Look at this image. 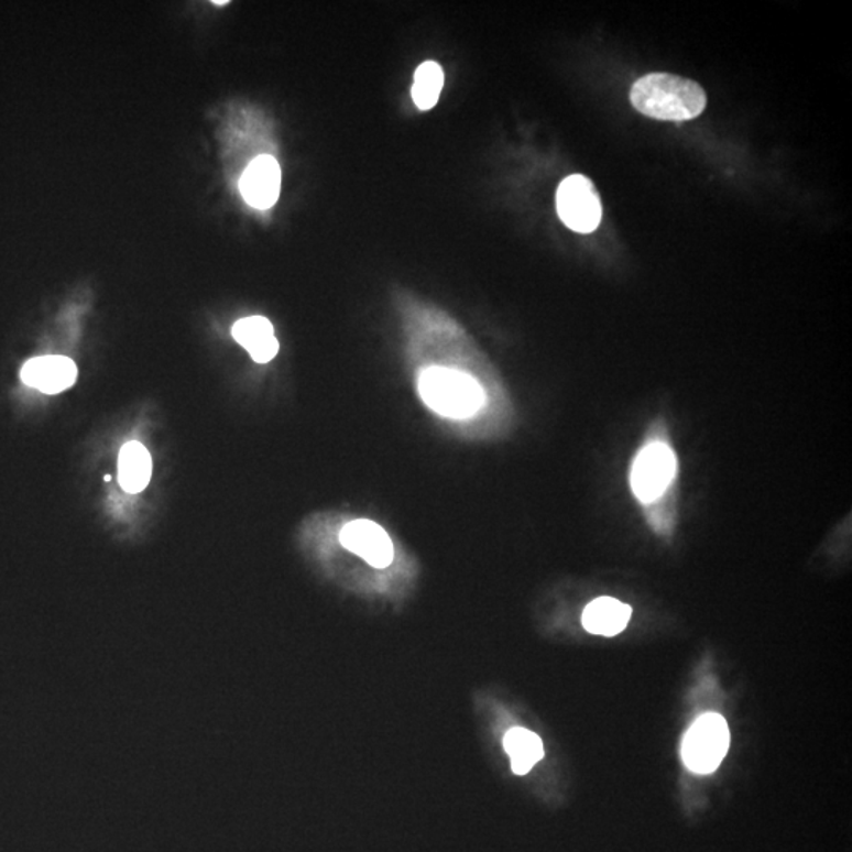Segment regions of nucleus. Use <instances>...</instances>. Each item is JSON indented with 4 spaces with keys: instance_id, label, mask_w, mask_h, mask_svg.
Listing matches in <instances>:
<instances>
[{
    "instance_id": "nucleus-1",
    "label": "nucleus",
    "mask_w": 852,
    "mask_h": 852,
    "mask_svg": "<svg viewBox=\"0 0 852 852\" xmlns=\"http://www.w3.org/2000/svg\"><path fill=\"white\" fill-rule=\"evenodd\" d=\"M630 101L647 118L684 122L704 111L708 97L704 89L690 79L669 73H651L633 84Z\"/></svg>"
},
{
    "instance_id": "nucleus-2",
    "label": "nucleus",
    "mask_w": 852,
    "mask_h": 852,
    "mask_svg": "<svg viewBox=\"0 0 852 852\" xmlns=\"http://www.w3.org/2000/svg\"><path fill=\"white\" fill-rule=\"evenodd\" d=\"M422 402L440 417L465 420L485 406L487 393L471 374L447 367H429L418 374Z\"/></svg>"
},
{
    "instance_id": "nucleus-3",
    "label": "nucleus",
    "mask_w": 852,
    "mask_h": 852,
    "mask_svg": "<svg viewBox=\"0 0 852 852\" xmlns=\"http://www.w3.org/2000/svg\"><path fill=\"white\" fill-rule=\"evenodd\" d=\"M677 476L675 450L666 440L652 439L641 447L630 468V487L643 505L657 504Z\"/></svg>"
},
{
    "instance_id": "nucleus-4",
    "label": "nucleus",
    "mask_w": 852,
    "mask_h": 852,
    "mask_svg": "<svg viewBox=\"0 0 852 852\" xmlns=\"http://www.w3.org/2000/svg\"><path fill=\"white\" fill-rule=\"evenodd\" d=\"M730 728L719 713H706L691 724L682 742L684 764L697 774H710L730 749Z\"/></svg>"
},
{
    "instance_id": "nucleus-5",
    "label": "nucleus",
    "mask_w": 852,
    "mask_h": 852,
    "mask_svg": "<svg viewBox=\"0 0 852 852\" xmlns=\"http://www.w3.org/2000/svg\"><path fill=\"white\" fill-rule=\"evenodd\" d=\"M556 209L562 223L571 231L591 234L602 221V201L591 178L574 174L560 182L556 193Z\"/></svg>"
},
{
    "instance_id": "nucleus-6",
    "label": "nucleus",
    "mask_w": 852,
    "mask_h": 852,
    "mask_svg": "<svg viewBox=\"0 0 852 852\" xmlns=\"http://www.w3.org/2000/svg\"><path fill=\"white\" fill-rule=\"evenodd\" d=\"M340 542L348 551L362 557L365 562L376 568L391 566L395 555L391 535L371 520L360 518L345 524Z\"/></svg>"
},
{
    "instance_id": "nucleus-7",
    "label": "nucleus",
    "mask_w": 852,
    "mask_h": 852,
    "mask_svg": "<svg viewBox=\"0 0 852 852\" xmlns=\"http://www.w3.org/2000/svg\"><path fill=\"white\" fill-rule=\"evenodd\" d=\"M239 188L253 209H271L278 201L282 189V167L272 155L256 156L243 171Z\"/></svg>"
},
{
    "instance_id": "nucleus-8",
    "label": "nucleus",
    "mask_w": 852,
    "mask_h": 852,
    "mask_svg": "<svg viewBox=\"0 0 852 852\" xmlns=\"http://www.w3.org/2000/svg\"><path fill=\"white\" fill-rule=\"evenodd\" d=\"M76 379H78V367L72 359L64 356L35 357L25 362L21 370V381L28 387L36 389L46 395H57L68 391Z\"/></svg>"
},
{
    "instance_id": "nucleus-9",
    "label": "nucleus",
    "mask_w": 852,
    "mask_h": 852,
    "mask_svg": "<svg viewBox=\"0 0 852 852\" xmlns=\"http://www.w3.org/2000/svg\"><path fill=\"white\" fill-rule=\"evenodd\" d=\"M232 338L245 348L256 363H269L280 351L271 320L264 316H250L237 320L232 327Z\"/></svg>"
},
{
    "instance_id": "nucleus-10",
    "label": "nucleus",
    "mask_w": 852,
    "mask_h": 852,
    "mask_svg": "<svg viewBox=\"0 0 852 852\" xmlns=\"http://www.w3.org/2000/svg\"><path fill=\"white\" fill-rule=\"evenodd\" d=\"M632 619V608L621 600L600 597L586 607L582 625L593 635L615 636L624 632Z\"/></svg>"
},
{
    "instance_id": "nucleus-11",
    "label": "nucleus",
    "mask_w": 852,
    "mask_h": 852,
    "mask_svg": "<svg viewBox=\"0 0 852 852\" xmlns=\"http://www.w3.org/2000/svg\"><path fill=\"white\" fill-rule=\"evenodd\" d=\"M152 477V458L136 440L127 443L119 454V483L123 491L138 494L148 488Z\"/></svg>"
},
{
    "instance_id": "nucleus-12",
    "label": "nucleus",
    "mask_w": 852,
    "mask_h": 852,
    "mask_svg": "<svg viewBox=\"0 0 852 852\" xmlns=\"http://www.w3.org/2000/svg\"><path fill=\"white\" fill-rule=\"evenodd\" d=\"M504 749L512 760L513 774L516 775H526L545 756L542 739L524 728H512L505 734Z\"/></svg>"
},
{
    "instance_id": "nucleus-13",
    "label": "nucleus",
    "mask_w": 852,
    "mask_h": 852,
    "mask_svg": "<svg viewBox=\"0 0 852 852\" xmlns=\"http://www.w3.org/2000/svg\"><path fill=\"white\" fill-rule=\"evenodd\" d=\"M444 87V72L438 62L428 61L415 70L413 100L422 111L435 108Z\"/></svg>"
},
{
    "instance_id": "nucleus-14",
    "label": "nucleus",
    "mask_w": 852,
    "mask_h": 852,
    "mask_svg": "<svg viewBox=\"0 0 852 852\" xmlns=\"http://www.w3.org/2000/svg\"><path fill=\"white\" fill-rule=\"evenodd\" d=\"M228 3V0H221V2H214V6H226Z\"/></svg>"
}]
</instances>
